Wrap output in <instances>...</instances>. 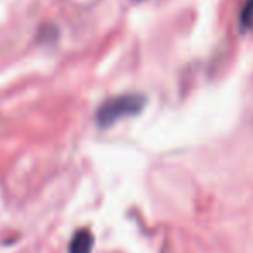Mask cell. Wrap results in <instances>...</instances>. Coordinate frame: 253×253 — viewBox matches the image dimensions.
Here are the masks:
<instances>
[{"mask_svg":"<svg viewBox=\"0 0 253 253\" xmlns=\"http://www.w3.org/2000/svg\"><path fill=\"white\" fill-rule=\"evenodd\" d=\"M146 95L142 94H122L104 101L95 111V122L101 128H108L123 118L137 116L146 108Z\"/></svg>","mask_w":253,"mask_h":253,"instance_id":"1","label":"cell"},{"mask_svg":"<svg viewBox=\"0 0 253 253\" xmlns=\"http://www.w3.org/2000/svg\"><path fill=\"white\" fill-rule=\"evenodd\" d=\"M92 246H94V236H92V232L88 229H80L71 238L68 253H90Z\"/></svg>","mask_w":253,"mask_h":253,"instance_id":"2","label":"cell"},{"mask_svg":"<svg viewBox=\"0 0 253 253\" xmlns=\"http://www.w3.org/2000/svg\"><path fill=\"white\" fill-rule=\"evenodd\" d=\"M239 26L243 32H248L253 28V0H246L239 14Z\"/></svg>","mask_w":253,"mask_h":253,"instance_id":"3","label":"cell"},{"mask_svg":"<svg viewBox=\"0 0 253 253\" xmlns=\"http://www.w3.org/2000/svg\"><path fill=\"white\" fill-rule=\"evenodd\" d=\"M137 2H142V0H137Z\"/></svg>","mask_w":253,"mask_h":253,"instance_id":"4","label":"cell"}]
</instances>
